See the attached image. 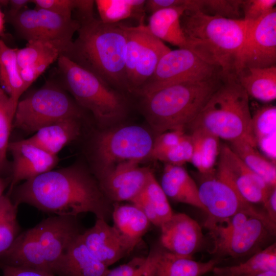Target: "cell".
<instances>
[{
    "mask_svg": "<svg viewBox=\"0 0 276 276\" xmlns=\"http://www.w3.org/2000/svg\"><path fill=\"white\" fill-rule=\"evenodd\" d=\"M18 206L25 203L41 211L77 217L91 213L108 222L113 203L102 192L98 181L77 165L52 170L16 186L9 195Z\"/></svg>",
    "mask_w": 276,
    "mask_h": 276,
    "instance_id": "obj_1",
    "label": "cell"
},
{
    "mask_svg": "<svg viewBox=\"0 0 276 276\" xmlns=\"http://www.w3.org/2000/svg\"><path fill=\"white\" fill-rule=\"evenodd\" d=\"M78 22L77 38L61 55L112 87L128 92L124 25L106 24L95 16Z\"/></svg>",
    "mask_w": 276,
    "mask_h": 276,
    "instance_id": "obj_2",
    "label": "cell"
},
{
    "mask_svg": "<svg viewBox=\"0 0 276 276\" xmlns=\"http://www.w3.org/2000/svg\"><path fill=\"white\" fill-rule=\"evenodd\" d=\"M180 23L187 47L224 76L235 74L239 52L249 21L211 15L200 10L185 11Z\"/></svg>",
    "mask_w": 276,
    "mask_h": 276,
    "instance_id": "obj_3",
    "label": "cell"
},
{
    "mask_svg": "<svg viewBox=\"0 0 276 276\" xmlns=\"http://www.w3.org/2000/svg\"><path fill=\"white\" fill-rule=\"evenodd\" d=\"M81 233L77 217H50L20 233L0 257V264L33 268L54 274L56 264Z\"/></svg>",
    "mask_w": 276,
    "mask_h": 276,
    "instance_id": "obj_4",
    "label": "cell"
},
{
    "mask_svg": "<svg viewBox=\"0 0 276 276\" xmlns=\"http://www.w3.org/2000/svg\"><path fill=\"white\" fill-rule=\"evenodd\" d=\"M225 77L176 83L141 96L143 112L157 135L169 130H185Z\"/></svg>",
    "mask_w": 276,
    "mask_h": 276,
    "instance_id": "obj_5",
    "label": "cell"
},
{
    "mask_svg": "<svg viewBox=\"0 0 276 276\" xmlns=\"http://www.w3.org/2000/svg\"><path fill=\"white\" fill-rule=\"evenodd\" d=\"M249 97L235 74L225 77L188 127L200 129L231 142L244 138L254 140Z\"/></svg>",
    "mask_w": 276,
    "mask_h": 276,
    "instance_id": "obj_6",
    "label": "cell"
},
{
    "mask_svg": "<svg viewBox=\"0 0 276 276\" xmlns=\"http://www.w3.org/2000/svg\"><path fill=\"white\" fill-rule=\"evenodd\" d=\"M59 82L83 110L101 125L116 123L126 117L128 103L123 92L112 87L66 56L57 60Z\"/></svg>",
    "mask_w": 276,
    "mask_h": 276,
    "instance_id": "obj_7",
    "label": "cell"
},
{
    "mask_svg": "<svg viewBox=\"0 0 276 276\" xmlns=\"http://www.w3.org/2000/svg\"><path fill=\"white\" fill-rule=\"evenodd\" d=\"M82 109L57 81H48L19 100L13 126L28 133L70 118L81 119Z\"/></svg>",
    "mask_w": 276,
    "mask_h": 276,
    "instance_id": "obj_8",
    "label": "cell"
},
{
    "mask_svg": "<svg viewBox=\"0 0 276 276\" xmlns=\"http://www.w3.org/2000/svg\"><path fill=\"white\" fill-rule=\"evenodd\" d=\"M154 140L150 132L138 125H128L99 133L94 142L96 174L117 166L149 158Z\"/></svg>",
    "mask_w": 276,
    "mask_h": 276,
    "instance_id": "obj_9",
    "label": "cell"
},
{
    "mask_svg": "<svg viewBox=\"0 0 276 276\" xmlns=\"http://www.w3.org/2000/svg\"><path fill=\"white\" fill-rule=\"evenodd\" d=\"M221 75H224L220 68L190 50H170L162 57L153 75L136 94L141 96L172 84L206 80Z\"/></svg>",
    "mask_w": 276,
    "mask_h": 276,
    "instance_id": "obj_10",
    "label": "cell"
},
{
    "mask_svg": "<svg viewBox=\"0 0 276 276\" xmlns=\"http://www.w3.org/2000/svg\"><path fill=\"white\" fill-rule=\"evenodd\" d=\"M275 223L257 209L245 214L226 233L212 238V254L239 258L256 253L275 235Z\"/></svg>",
    "mask_w": 276,
    "mask_h": 276,
    "instance_id": "obj_11",
    "label": "cell"
},
{
    "mask_svg": "<svg viewBox=\"0 0 276 276\" xmlns=\"http://www.w3.org/2000/svg\"><path fill=\"white\" fill-rule=\"evenodd\" d=\"M276 63V9L249 21L246 37L238 56L235 75L247 67L265 68Z\"/></svg>",
    "mask_w": 276,
    "mask_h": 276,
    "instance_id": "obj_12",
    "label": "cell"
},
{
    "mask_svg": "<svg viewBox=\"0 0 276 276\" xmlns=\"http://www.w3.org/2000/svg\"><path fill=\"white\" fill-rule=\"evenodd\" d=\"M202 175L203 179L198 189L200 201L208 215L204 225L227 218L251 205L216 170Z\"/></svg>",
    "mask_w": 276,
    "mask_h": 276,
    "instance_id": "obj_13",
    "label": "cell"
},
{
    "mask_svg": "<svg viewBox=\"0 0 276 276\" xmlns=\"http://www.w3.org/2000/svg\"><path fill=\"white\" fill-rule=\"evenodd\" d=\"M216 171L233 185L246 201L251 204H263L273 188L248 168L226 145L220 147Z\"/></svg>",
    "mask_w": 276,
    "mask_h": 276,
    "instance_id": "obj_14",
    "label": "cell"
},
{
    "mask_svg": "<svg viewBox=\"0 0 276 276\" xmlns=\"http://www.w3.org/2000/svg\"><path fill=\"white\" fill-rule=\"evenodd\" d=\"M152 171L139 164L128 163L96 174L105 196L113 203L131 201L142 190Z\"/></svg>",
    "mask_w": 276,
    "mask_h": 276,
    "instance_id": "obj_15",
    "label": "cell"
},
{
    "mask_svg": "<svg viewBox=\"0 0 276 276\" xmlns=\"http://www.w3.org/2000/svg\"><path fill=\"white\" fill-rule=\"evenodd\" d=\"M13 158L9 194L22 181H27L53 170L57 155L51 154L25 139L10 142L8 147Z\"/></svg>",
    "mask_w": 276,
    "mask_h": 276,
    "instance_id": "obj_16",
    "label": "cell"
},
{
    "mask_svg": "<svg viewBox=\"0 0 276 276\" xmlns=\"http://www.w3.org/2000/svg\"><path fill=\"white\" fill-rule=\"evenodd\" d=\"M160 227L163 247L177 255L192 258L203 241L198 223L183 213H173Z\"/></svg>",
    "mask_w": 276,
    "mask_h": 276,
    "instance_id": "obj_17",
    "label": "cell"
},
{
    "mask_svg": "<svg viewBox=\"0 0 276 276\" xmlns=\"http://www.w3.org/2000/svg\"><path fill=\"white\" fill-rule=\"evenodd\" d=\"M80 238L91 254L108 267L131 252L114 227L103 219L97 218Z\"/></svg>",
    "mask_w": 276,
    "mask_h": 276,
    "instance_id": "obj_18",
    "label": "cell"
},
{
    "mask_svg": "<svg viewBox=\"0 0 276 276\" xmlns=\"http://www.w3.org/2000/svg\"><path fill=\"white\" fill-rule=\"evenodd\" d=\"M80 235L56 264L53 270L55 276H105L108 267L91 254L82 241Z\"/></svg>",
    "mask_w": 276,
    "mask_h": 276,
    "instance_id": "obj_19",
    "label": "cell"
},
{
    "mask_svg": "<svg viewBox=\"0 0 276 276\" xmlns=\"http://www.w3.org/2000/svg\"><path fill=\"white\" fill-rule=\"evenodd\" d=\"M80 119L70 118L44 126L25 139L46 152L57 155L81 133Z\"/></svg>",
    "mask_w": 276,
    "mask_h": 276,
    "instance_id": "obj_20",
    "label": "cell"
},
{
    "mask_svg": "<svg viewBox=\"0 0 276 276\" xmlns=\"http://www.w3.org/2000/svg\"><path fill=\"white\" fill-rule=\"evenodd\" d=\"M160 185L168 198L197 207L205 212L199 200L198 186L182 166L166 164Z\"/></svg>",
    "mask_w": 276,
    "mask_h": 276,
    "instance_id": "obj_21",
    "label": "cell"
},
{
    "mask_svg": "<svg viewBox=\"0 0 276 276\" xmlns=\"http://www.w3.org/2000/svg\"><path fill=\"white\" fill-rule=\"evenodd\" d=\"M130 202L144 213L150 223L157 226L160 227L174 213L153 172L142 190Z\"/></svg>",
    "mask_w": 276,
    "mask_h": 276,
    "instance_id": "obj_22",
    "label": "cell"
},
{
    "mask_svg": "<svg viewBox=\"0 0 276 276\" xmlns=\"http://www.w3.org/2000/svg\"><path fill=\"white\" fill-rule=\"evenodd\" d=\"M112 225L130 251L139 243L150 222L144 213L134 204L113 203Z\"/></svg>",
    "mask_w": 276,
    "mask_h": 276,
    "instance_id": "obj_23",
    "label": "cell"
},
{
    "mask_svg": "<svg viewBox=\"0 0 276 276\" xmlns=\"http://www.w3.org/2000/svg\"><path fill=\"white\" fill-rule=\"evenodd\" d=\"M219 259L196 261L158 247L153 276H202L212 272Z\"/></svg>",
    "mask_w": 276,
    "mask_h": 276,
    "instance_id": "obj_24",
    "label": "cell"
},
{
    "mask_svg": "<svg viewBox=\"0 0 276 276\" xmlns=\"http://www.w3.org/2000/svg\"><path fill=\"white\" fill-rule=\"evenodd\" d=\"M170 50V49L154 36L147 27L144 43L129 84V93L137 94L153 75L162 57Z\"/></svg>",
    "mask_w": 276,
    "mask_h": 276,
    "instance_id": "obj_25",
    "label": "cell"
},
{
    "mask_svg": "<svg viewBox=\"0 0 276 276\" xmlns=\"http://www.w3.org/2000/svg\"><path fill=\"white\" fill-rule=\"evenodd\" d=\"M236 77L248 97L265 102L275 99V65L265 68H244L236 73Z\"/></svg>",
    "mask_w": 276,
    "mask_h": 276,
    "instance_id": "obj_26",
    "label": "cell"
},
{
    "mask_svg": "<svg viewBox=\"0 0 276 276\" xmlns=\"http://www.w3.org/2000/svg\"><path fill=\"white\" fill-rule=\"evenodd\" d=\"M186 10L185 7H175L157 11L151 14L147 26L150 32L162 41L179 48H187L180 23V18Z\"/></svg>",
    "mask_w": 276,
    "mask_h": 276,
    "instance_id": "obj_27",
    "label": "cell"
},
{
    "mask_svg": "<svg viewBox=\"0 0 276 276\" xmlns=\"http://www.w3.org/2000/svg\"><path fill=\"white\" fill-rule=\"evenodd\" d=\"M229 147L252 171L270 188L276 187L275 163L260 152L255 141L244 138L229 142Z\"/></svg>",
    "mask_w": 276,
    "mask_h": 276,
    "instance_id": "obj_28",
    "label": "cell"
},
{
    "mask_svg": "<svg viewBox=\"0 0 276 276\" xmlns=\"http://www.w3.org/2000/svg\"><path fill=\"white\" fill-rule=\"evenodd\" d=\"M35 8L39 19L41 38L61 43L65 51L72 43L73 36L79 28L78 21L73 17Z\"/></svg>",
    "mask_w": 276,
    "mask_h": 276,
    "instance_id": "obj_29",
    "label": "cell"
},
{
    "mask_svg": "<svg viewBox=\"0 0 276 276\" xmlns=\"http://www.w3.org/2000/svg\"><path fill=\"white\" fill-rule=\"evenodd\" d=\"M266 271L276 272V245H270L238 264L218 266L212 270L214 276H249Z\"/></svg>",
    "mask_w": 276,
    "mask_h": 276,
    "instance_id": "obj_30",
    "label": "cell"
},
{
    "mask_svg": "<svg viewBox=\"0 0 276 276\" xmlns=\"http://www.w3.org/2000/svg\"><path fill=\"white\" fill-rule=\"evenodd\" d=\"M190 135L193 146L190 163L201 174L213 172L219 156L220 139L200 129L191 130Z\"/></svg>",
    "mask_w": 276,
    "mask_h": 276,
    "instance_id": "obj_31",
    "label": "cell"
},
{
    "mask_svg": "<svg viewBox=\"0 0 276 276\" xmlns=\"http://www.w3.org/2000/svg\"><path fill=\"white\" fill-rule=\"evenodd\" d=\"M17 49L11 48L0 39V84L17 105L25 91L17 60Z\"/></svg>",
    "mask_w": 276,
    "mask_h": 276,
    "instance_id": "obj_32",
    "label": "cell"
},
{
    "mask_svg": "<svg viewBox=\"0 0 276 276\" xmlns=\"http://www.w3.org/2000/svg\"><path fill=\"white\" fill-rule=\"evenodd\" d=\"M145 0H96L99 19L106 24L120 23L128 18L144 22Z\"/></svg>",
    "mask_w": 276,
    "mask_h": 276,
    "instance_id": "obj_33",
    "label": "cell"
},
{
    "mask_svg": "<svg viewBox=\"0 0 276 276\" xmlns=\"http://www.w3.org/2000/svg\"><path fill=\"white\" fill-rule=\"evenodd\" d=\"M18 206L8 195L0 199V257L6 252L20 234L17 219Z\"/></svg>",
    "mask_w": 276,
    "mask_h": 276,
    "instance_id": "obj_34",
    "label": "cell"
},
{
    "mask_svg": "<svg viewBox=\"0 0 276 276\" xmlns=\"http://www.w3.org/2000/svg\"><path fill=\"white\" fill-rule=\"evenodd\" d=\"M16 107L0 86V174L7 169V152Z\"/></svg>",
    "mask_w": 276,
    "mask_h": 276,
    "instance_id": "obj_35",
    "label": "cell"
},
{
    "mask_svg": "<svg viewBox=\"0 0 276 276\" xmlns=\"http://www.w3.org/2000/svg\"><path fill=\"white\" fill-rule=\"evenodd\" d=\"M65 47L57 42L45 39H38L28 42L26 46L17 49V60L20 69L32 65L47 56L56 52L61 55Z\"/></svg>",
    "mask_w": 276,
    "mask_h": 276,
    "instance_id": "obj_36",
    "label": "cell"
},
{
    "mask_svg": "<svg viewBox=\"0 0 276 276\" xmlns=\"http://www.w3.org/2000/svg\"><path fill=\"white\" fill-rule=\"evenodd\" d=\"M276 107L264 106L251 116V135L256 145L257 143L275 137Z\"/></svg>",
    "mask_w": 276,
    "mask_h": 276,
    "instance_id": "obj_37",
    "label": "cell"
},
{
    "mask_svg": "<svg viewBox=\"0 0 276 276\" xmlns=\"http://www.w3.org/2000/svg\"><path fill=\"white\" fill-rule=\"evenodd\" d=\"M6 20L13 27L17 35L27 42L41 38L39 19L36 8L27 7Z\"/></svg>",
    "mask_w": 276,
    "mask_h": 276,
    "instance_id": "obj_38",
    "label": "cell"
},
{
    "mask_svg": "<svg viewBox=\"0 0 276 276\" xmlns=\"http://www.w3.org/2000/svg\"><path fill=\"white\" fill-rule=\"evenodd\" d=\"M158 248L151 249L146 257H135L126 264L109 269L105 276H153Z\"/></svg>",
    "mask_w": 276,
    "mask_h": 276,
    "instance_id": "obj_39",
    "label": "cell"
},
{
    "mask_svg": "<svg viewBox=\"0 0 276 276\" xmlns=\"http://www.w3.org/2000/svg\"><path fill=\"white\" fill-rule=\"evenodd\" d=\"M242 0H201L200 11L211 15L231 19L241 15Z\"/></svg>",
    "mask_w": 276,
    "mask_h": 276,
    "instance_id": "obj_40",
    "label": "cell"
},
{
    "mask_svg": "<svg viewBox=\"0 0 276 276\" xmlns=\"http://www.w3.org/2000/svg\"><path fill=\"white\" fill-rule=\"evenodd\" d=\"M193 149L191 137L190 134H186L177 145L161 154L156 159L167 164L182 166L191 162Z\"/></svg>",
    "mask_w": 276,
    "mask_h": 276,
    "instance_id": "obj_41",
    "label": "cell"
},
{
    "mask_svg": "<svg viewBox=\"0 0 276 276\" xmlns=\"http://www.w3.org/2000/svg\"><path fill=\"white\" fill-rule=\"evenodd\" d=\"M184 130H173L157 135L149 158L156 159L161 154L177 145L186 135Z\"/></svg>",
    "mask_w": 276,
    "mask_h": 276,
    "instance_id": "obj_42",
    "label": "cell"
},
{
    "mask_svg": "<svg viewBox=\"0 0 276 276\" xmlns=\"http://www.w3.org/2000/svg\"><path fill=\"white\" fill-rule=\"evenodd\" d=\"M61 56L58 52L51 54L27 67L20 69L25 91L54 61Z\"/></svg>",
    "mask_w": 276,
    "mask_h": 276,
    "instance_id": "obj_43",
    "label": "cell"
},
{
    "mask_svg": "<svg viewBox=\"0 0 276 276\" xmlns=\"http://www.w3.org/2000/svg\"><path fill=\"white\" fill-rule=\"evenodd\" d=\"M275 0L242 1L243 19L250 21H256L275 8Z\"/></svg>",
    "mask_w": 276,
    "mask_h": 276,
    "instance_id": "obj_44",
    "label": "cell"
},
{
    "mask_svg": "<svg viewBox=\"0 0 276 276\" xmlns=\"http://www.w3.org/2000/svg\"><path fill=\"white\" fill-rule=\"evenodd\" d=\"M35 8L47 10L58 14L73 17L76 0H33Z\"/></svg>",
    "mask_w": 276,
    "mask_h": 276,
    "instance_id": "obj_45",
    "label": "cell"
},
{
    "mask_svg": "<svg viewBox=\"0 0 276 276\" xmlns=\"http://www.w3.org/2000/svg\"><path fill=\"white\" fill-rule=\"evenodd\" d=\"M192 4V0H147L145 4V12L151 14L166 8L185 7L189 9Z\"/></svg>",
    "mask_w": 276,
    "mask_h": 276,
    "instance_id": "obj_46",
    "label": "cell"
},
{
    "mask_svg": "<svg viewBox=\"0 0 276 276\" xmlns=\"http://www.w3.org/2000/svg\"><path fill=\"white\" fill-rule=\"evenodd\" d=\"M3 276H55L43 271L33 268L15 267L0 264Z\"/></svg>",
    "mask_w": 276,
    "mask_h": 276,
    "instance_id": "obj_47",
    "label": "cell"
},
{
    "mask_svg": "<svg viewBox=\"0 0 276 276\" xmlns=\"http://www.w3.org/2000/svg\"><path fill=\"white\" fill-rule=\"evenodd\" d=\"M266 215L274 223L276 222V187L271 189L263 203Z\"/></svg>",
    "mask_w": 276,
    "mask_h": 276,
    "instance_id": "obj_48",
    "label": "cell"
},
{
    "mask_svg": "<svg viewBox=\"0 0 276 276\" xmlns=\"http://www.w3.org/2000/svg\"><path fill=\"white\" fill-rule=\"evenodd\" d=\"M32 3L30 0H10L7 1L5 7L7 8L4 13L5 20L15 16L18 12L27 8L28 5Z\"/></svg>",
    "mask_w": 276,
    "mask_h": 276,
    "instance_id": "obj_49",
    "label": "cell"
},
{
    "mask_svg": "<svg viewBox=\"0 0 276 276\" xmlns=\"http://www.w3.org/2000/svg\"><path fill=\"white\" fill-rule=\"evenodd\" d=\"M10 178H5L0 176V199L4 195L3 193L8 185H10Z\"/></svg>",
    "mask_w": 276,
    "mask_h": 276,
    "instance_id": "obj_50",
    "label": "cell"
},
{
    "mask_svg": "<svg viewBox=\"0 0 276 276\" xmlns=\"http://www.w3.org/2000/svg\"><path fill=\"white\" fill-rule=\"evenodd\" d=\"M5 15L2 12L0 9V36H3L4 35V23H5Z\"/></svg>",
    "mask_w": 276,
    "mask_h": 276,
    "instance_id": "obj_51",
    "label": "cell"
},
{
    "mask_svg": "<svg viewBox=\"0 0 276 276\" xmlns=\"http://www.w3.org/2000/svg\"><path fill=\"white\" fill-rule=\"evenodd\" d=\"M249 276H276V272L266 271Z\"/></svg>",
    "mask_w": 276,
    "mask_h": 276,
    "instance_id": "obj_52",
    "label": "cell"
}]
</instances>
